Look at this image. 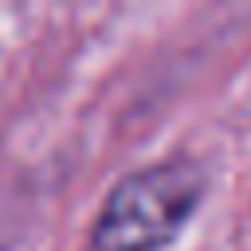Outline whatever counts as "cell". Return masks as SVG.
<instances>
[{"instance_id":"6da1fadb","label":"cell","mask_w":251,"mask_h":251,"mask_svg":"<svg viewBox=\"0 0 251 251\" xmlns=\"http://www.w3.org/2000/svg\"><path fill=\"white\" fill-rule=\"evenodd\" d=\"M208 188V169L196 157H169L126 173L98 208L90 251H161L169 247Z\"/></svg>"}]
</instances>
